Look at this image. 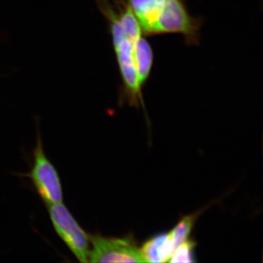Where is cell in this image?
Masks as SVG:
<instances>
[{"instance_id":"cell-2","label":"cell","mask_w":263,"mask_h":263,"mask_svg":"<svg viewBox=\"0 0 263 263\" xmlns=\"http://www.w3.org/2000/svg\"><path fill=\"white\" fill-rule=\"evenodd\" d=\"M201 25V19L190 15L183 0H164L156 21L155 35L179 33L188 45H198Z\"/></svg>"},{"instance_id":"cell-9","label":"cell","mask_w":263,"mask_h":263,"mask_svg":"<svg viewBox=\"0 0 263 263\" xmlns=\"http://www.w3.org/2000/svg\"><path fill=\"white\" fill-rule=\"evenodd\" d=\"M195 218L196 216L194 215L185 216L170 233L172 237L176 250L183 242L187 240L189 235L193 229Z\"/></svg>"},{"instance_id":"cell-6","label":"cell","mask_w":263,"mask_h":263,"mask_svg":"<svg viewBox=\"0 0 263 263\" xmlns=\"http://www.w3.org/2000/svg\"><path fill=\"white\" fill-rule=\"evenodd\" d=\"M145 36L155 35L156 21L164 0H126Z\"/></svg>"},{"instance_id":"cell-1","label":"cell","mask_w":263,"mask_h":263,"mask_svg":"<svg viewBox=\"0 0 263 263\" xmlns=\"http://www.w3.org/2000/svg\"><path fill=\"white\" fill-rule=\"evenodd\" d=\"M100 9L110 24L114 47L117 55L118 65L122 76L123 98L133 106L141 104L144 107L142 89L138 84L136 62L135 43L138 37H129L124 33L117 11L108 0H98Z\"/></svg>"},{"instance_id":"cell-7","label":"cell","mask_w":263,"mask_h":263,"mask_svg":"<svg viewBox=\"0 0 263 263\" xmlns=\"http://www.w3.org/2000/svg\"><path fill=\"white\" fill-rule=\"evenodd\" d=\"M140 250L147 262H168L176 249L169 233L148 240Z\"/></svg>"},{"instance_id":"cell-3","label":"cell","mask_w":263,"mask_h":263,"mask_svg":"<svg viewBox=\"0 0 263 263\" xmlns=\"http://www.w3.org/2000/svg\"><path fill=\"white\" fill-rule=\"evenodd\" d=\"M32 181L43 201L49 206L62 202L63 190L56 167L45 153L42 138L37 135V143L33 151V164L28 174H24Z\"/></svg>"},{"instance_id":"cell-5","label":"cell","mask_w":263,"mask_h":263,"mask_svg":"<svg viewBox=\"0 0 263 263\" xmlns=\"http://www.w3.org/2000/svg\"><path fill=\"white\" fill-rule=\"evenodd\" d=\"M91 262H147L141 250L129 238L90 235Z\"/></svg>"},{"instance_id":"cell-10","label":"cell","mask_w":263,"mask_h":263,"mask_svg":"<svg viewBox=\"0 0 263 263\" xmlns=\"http://www.w3.org/2000/svg\"><path fill=\"white\" fill-rule=\"evenodd\" d=\"M195 245L191 240H186L175 251L170 262H193V249Z\"/></svg>"},{"instance_id":"cell-4","label":"cell","mask_w":263,"mask_h":263,"mask_svg":"<svg viewBox=\"0 0 263 263\" xmlns=\"http://www.w3.org/2000/svg\"><path fill=\"white\" fill-rule=\"evenodd\" d=\"M48 213L55 231L70 252L79 262H89L90 235L81 228L68 209L60 202L49 205Z\"/></svg>"},{"instance_id":"cell-8","label":"cell","mask_w":263,"mask_h":263,"mask_svg":"<svg viewBox=\"0 0 263 263\" xmlns=\"http://www.w3.org/2000/svg\"><path fill=\"white\" fill-rule=\"evenodd\" d=\"M153 61V49L150 43L141 35L135 43V62L138 84L142 89L150 77Z\"/></svg>"}]
</instances>
